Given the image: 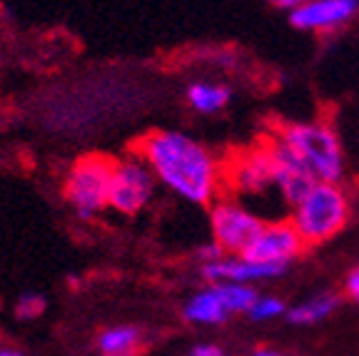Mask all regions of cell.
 <instances>
[{
    "mask_svg": "<svg viewBox=\"0 0 359 356\" xmlns=\"http://www.w3.org/2000/svg\"><path fill=\"white\" fill-rule=\"evenodd\" d=\"M137 155L155 172L157 182L190 205H210L224 179L217 157L192 135L155 130L137 145Z\"/></svg>",
    "mask_w": 359,
    "mask_h": 356,
    "instance_id": "obj_1",
    "label": "cell"
},
{
    "mask_svg": "<svg viewBox=\"0 0 359 356\" xmlns=\"http://www.w3.org/2000/svg\"><path fill=\"white\" fill-rule=\"evenodd\" d=\"M182 317L195 327H219L232 317L227 299L219 284H208L205 289L195 292L182 306Z\"/></svg>",
    "mask_w": 359,
    "mask_h": 356,
    "instance_id": "obj_12",
    "label": "cell"
},
{
    "mask_svg": "<svg viewBox=\"0 0 359 356\" xmlns=\"http://www.w3.org/2000/svg\"><path fill=\"white\" fill-rule=\"evenodd\" d=\"M224 179L227 187L242 197H262L275 189V162L267 142L237 155L224 170Z\"/></svg>",
    "mask_w": 359,
    "mask_h": 356,
    "instance_id": "obj_7",
    "label": "cell"
},
{
    "mask_svg": "<svg viewBox=\"0 0 359 356\" xmlns=\"http://www.w3.org/2000/svg\"><path fill=\"white\" fill-rule=\"evenodd\" d=\"M269 152H272V162H275V189L282 197L287 207H294L309 189L314 187V174L307 170L302 160L294 155L290 145L282 137H275L267 142Z\"/></svg>",
    "mask_w": 359,
    "mask_h": 356,
    "instance_id": "obj_9",
    "label": "cell"
},
{
    "mask_svg": "<svg viewBox=\"0 0 359 356\" xmlns=\"http://www.w3.org/2000/svg\"><path fill=\"white\" fill-rule=\"evenodd\" d=\"M45 306H48V299L38 292H25V294L18 296L15 306H13V312L20 322H33V319L43 317Z\"/></svg>",
    "mask_w": 359,
    "mask_h": 356,
    "instance_id": "obj_17",
    "label": "cell"
},
{
    "mask_svg": "<svg viewBox=\"0 0 359 356\" xmlns=\"http://www.w3.org/2000/svg\"><path fill=\"white\" fill-rule=\"evenodd\" d=\"M232 90L224 83H208V80H197L187 88V102L200 115H217L219 110L230 105Z\"/></svg>",
    "mask_w": 359,
    "mask_h": 356,
    "instance_id": "obj_15",
    "label": "cell"
},
{
    "mask_svg": "<svg viewBox=\"0 0 359 356\" xmlns=\"http://www.w3.org/2000/svg\"><path fill=\"white\" fill-rule=\"evenodd\" d=\"M219 256H224V252H222V247H217L215 242H210V245H205V247L197 249V259H200L202 264L215 262V259H219Z\"/></svg>",
    "mask_w": 359,
    "mask_h": 356,
    "instance_id": "obj_20",
    "label": "cell"
},
{
    "mask_svg": "<svg viewBox=\"0 0 359 356\" xmlns=\"http://www.w3.org/2000/svg\"><path fill=\"white\" fill-rule=\"evenodd\" d=\"M287 309H290V306H287L280 296L259 294L257 299H255L252 309L247 312V317L252 319V322H257V324H264V322H275V319L287 317Z\"/></svg>",
    "mask_w": 359,
    "mask_h": 356,
    "instance_id": "obj_16",
    "label": "cell"
},
{
    "mask_svg": "<svg viewBox=\"0 0 359 356\" xmlns=\"http://www.w3.org/2000/svg\"><path fill=\"white\" fill-rule=\"evenodd\" d=\"M290 222L304 245H322L342 232L349 222V197L342 184L314 182L307 195L292 207Z\"/></svg>",
    "mask_w": 359,
    "mask_h": 356,
    "instance_id": "obj_3",
    "label": "cell"
},
{
    "mask_svg": "<svg viewBox=\"0 0 359 356\" xmlns=\"http://www.w3.org/2000/svg\"><path fill=\"white\" fill-rule=\"evenodd\" d=\"M95 344L100 356H137L145 344V334L135 324H115L102 329Z\"/></svg>",
    "mask_w": 359,
    "mask_h": 356,
    "instance_id": "obj_13",
    "label": "cell"
},
{
    "mask_svg": "<svg viewBox=\"0 0 359 356\" xmlns=\"http://www.w3.org/2000/svg\"><path fill=\"white\" fill-rule=\"evenodd\" d=\"M287 269L275 267V264H262L257 259H250L245 254H224L215 262H205L200 267V274L210 284L217 282H237V284H259L280 279Z\"/></svg>",
    "mask_w": 359,
    "mask_h": 356,
    "instance_id": "obj_10",
    "label": "cell"
},
{
    "mask_svg": "<svg viewBox=\"0 0 359 356\" xmlns=\"http://www.w3.org/2000/svg\"><path fill=\"white\" fill-rule=\"evenodd\" d=\"M359 13V0H307L290 13L292 25L307 33H332Z\"/></svg>",
    "mask_w": 359,
    "mask_h": 356,
    "instance_id": "obj_11",
    "label": "cell"
},
{
    "mask_svg": "<svg viewBox=\"0 0 359 356\" xmlns=\"http://www.w3.org/2000/svg\"><path fill=\"white\" fill-rule=\"evenodd\" d=\"M337 306H339V299L334 292H317L299 304L290 306L285 319L294 327H317L337 312Z\"/></svg>",
    "mask_w": 359,
    "mask_h": 356,
    "instance_id": "obj_14",
    "label": "cell"
},
{
    "mask_svg": "<svg viewBox=\"0 0 359 356\" xmlns=\"http://www.w3.org/2000/svg\"><path fill=\"white\" fill-rule=\"evenodd\" d=\"M277 137H282L294 150V155L307 165L317 182H342L347 160H344L342 139L332 125L320 120L290 123L280 130Z\"/></svg>",
    "mask_w": 359,
    "mask_h": 356,
    "instance_id": "obj_2",
    "label": "cell"
},
{
    "mask_svg": "<svg viewBox=\"0 0 359 356\" xmlns=\"http://www.w3.org/2000/svg\"><path fill=\"white\" fill-rule=\"evenodd\" d=\"M185 356H227V354H224V349L219 344H212V341H200V344L192 346Z\"/></svg>",
    "mask_w": 359,
    "mask_h": 356,
    "instance_id": "obj_19",
    "label": "cell"
},
{
    "mask_svg": "<svg viewBox=\"0 0 359 356\" xmlns=\"http://www.w3.org/2000/svg\"><path fill=\"white\" fill-rule=\"evenodd\" d=\"M250 356H287V354H282L280 349H272V346H259Z\"/></svg>",
    "mask_w": 359,
    "mask_h": 356,
    "instance_id": "obj_22",
    "label": "cell"
},
{
    "mask_svg": "<svg viewBox=\"0 0 359 356\" xmlns=\"http://www.w3.org/2000/svg\"><path fill=\"white\" fill-rule=\"evenodd\" d=\"M304 247L307 245L294 229V224L290 219H277V222H269L259 229V234L255 237L250 249L245 252V256L257 259L262 264H275V267L287 269L302 254Z\"/></svg>",
    "mask_w": 359,
    "mask_h": 356,
    "instance_id": "obj_8",
    "label": "cell"
},
{
    "mask_svg": "<svg viewBox=\"0 0 359 356\" xmlns=\"http://www.w3.org/2000/svg\"><path fill=\"white\" fill-rule=\"evenodd\" d=\"M262 227L264 222L257 212L247 210L237 200H219L210 210L212 242L222 247L224 254H245Z\"/></svg>",
    "mask_w": 359,
    "mask_h": 356,
    "instance_id": "obj_5",
    "label": "cell"
},
{
    "mask_svg": "<svg viewBox=\"0 0 359 356\" xmlns=\"http://www.w3.org/2000/svg\"><path fill=\"white\" fill-rule=\"evenodd\" d=\"M157 177L140 155L115 162L110 179V207L120 214H137L150 205Z\"/></svg>",
    "mask_w": 359,
    "mask_h": 356,
    "instance_id": "obj_6",
    "label": "cell"
},
{
    "mask_svg": "<svg viewBox=\"0 0 359 356\" xmlns=\"http://www.w3.org/2000/svg\"><path fill=\"white\" fill-rule=\"evenodd\" d=\"M115 162L100 155L80 157L65 179V200L70 202L80 219L95 217L97 212L110 207V179Z\"/></svg>",
    "mask_w": 359,
    "mask_h": 356,
    "instance_id": "obj_4",
    "label": "cell"
},
{
    "mask_svg": "<svg viewBox=\"0 0 359 356\" xmlns=\"http://www.w3.org/2000/svg\"><path fill=\"white\" fill-rule=\"evenodd\" d=\"M269 6H275V8H282V11H297L299 6H304L307 0H267Z\"/></svg>",
    "mask_w": 359,
    "mask_h": 356,
    "instance_id": "obj_21",
    "label": "cell"
},
{
    "mask_svg": "<svg viewBox=\"0 0 359 356\" xmlns=\"http://www.w3.org/2000/svg\"><path fill=\"white\" fill-rule=\"evenodd\" d=\"M0 356H25L20 349H15V346H0Z\"/></svg>",
    "mask_w": 359,
    "mask_h": 356,
    "instance_id": "obj_23",
    "label": "cell"
},
{
    "mask_svg": "<svg viewBox=\"0 0 359 356\" xmlns=\"http://www.w3.org/2000/svg\"><path fill=\"white\" fill-rule=\"evenodd\" d=\"M344 292H347L349 299L359 304V264H354L344 277Z\"/></svg>",
    "mask_w": 359,
    "mask_h": 356,
    "instance_id": "obj_18",
    "label": "cell"
}]
</instances>
